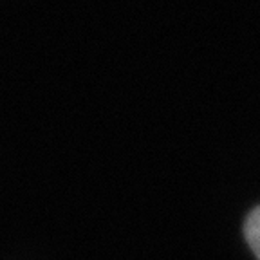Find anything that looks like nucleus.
I'll list each match as a JSON object with an SVG mask.
<instances>
[{
	"label": "nucleus",
	"mask_w": 260,
	"mask_h": 260,
	"mask_svg": "<svg viewBox=\"0 0 260 260\" xmlns=\"http://www.w3.org/2000/svg\"><path fill=\"white\" fill-rule=\"evenodd\" d=\"M246 240L251 246L253 253L258 256V246H260V213L258 208L249 213L248 220H246Z\"/></svg>",
	"instance_id": "nucleus-1"
}]
</instances>
